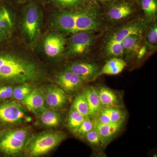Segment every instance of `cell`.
<instances>
[{"mask_svg":"<svg viewBox=\"0 0 157 157\" xmlns=\"http://www.w3.org/2000/svg\"><path fill=\"white\" fill-rule=\"evenodd\" d=\"M40 70L33 62L8 54H0V83L28 84L36 81Z\"/></svg>","mask_w":157,"mask_h":157,"instance_id":"cell-1","label":"cell"},{"mask_svg":"<svg viewBox=\"0 0 157 157\" xmlns=\"http://www.w3.org/2000/svg\"><path fill=\"white\" fill-rule=\"evenodd\" d=\"M56 22L62 30L73 34L96 30L101 25L97 12L89 9L76 12H63L58 16Z\"/></svg>","mask_w":157,"mask_h":157,"instance_id":"cell-2","label":"cell"},{"mask_svg":"<svg viewBox=\"0 0 157 157\" xmlns=\"http://www.w3.org/2000/svg\"><path fill=\"white\" fill-rule=\"evenodd\" d=\"M65 138L66 134L60 131L41 132L31 139L27 144V154L33 157L46 154L61 143Z\"/></svg>","mask_w":157,"mask_h":157,"instance_id":"cell-3","label":"cell"},{"mask_svg":"<svg viewBox=\"0 0 157 157\" xmlns=\"http://www.w3.org/2000/svg\"><path fill=\"white\" fill-rule=\"evenodd\" d=\"M29 135L28 132L24 129L6 132L0 138V150L7 155L18 153L24 147Z\"/></svg>","mask_w":157,"mask_h":157,"instance_id":"cell-4","label":"cell"},{"mask_svg":"<svg viewBox=\"0 0 157 157\" xmlns=\"http://www.w3.org/2000/svg\"><path fill=\"white\" fill-rule=\"evenodd\" d=\"M26 118L25 109L15 101L0 104V124H12L22 123Z\"/></svg>","mask_w":157,"mask_h":157,"instance_id":"cell-5","label":"cell"},{"mask_svg":"<svg viewBox=\"0 0 157 157\" xmlns=\"http://www.w3.org/2000/svg\"><path fill=\"white\" fill-rule=\"evenodd\" d=\"M91 32L75 33L70 38L68 52L72 55H81L86 53L91 45L93 36Z\"/></svg>","mask_w":157,"mask_h":157,"instance_id":"cell-6","label":"cell"},{"mask_svg":"<svg viewBox=\"0 0 157 157\" xmlns=\"http://www.w3.org/2000/svg\"><path fill=\"white\" fill-rule=\"evenodd\" d=\"M66 70L76 74L86 82L92 81L98 77L101 69L95 64L80 62L71 64L67 67Z\"/></svg>","mask_w":157,"mask_h":157,"instance_id":"cell-7","label":"cell"},{"mask_svg":"<svg viewBox=\"0 0 157 157\" xmlns=\"http://www.w3.org/2000/svg\"><path fill=\"white\" fill-rule=\"evenodd\" d=\"M29 110L37 116L46 109L43 91L39 88L33 89L29 95L21 101Z\"/></svg>","mask_w":157,"mask_h":157,"instance_id":"cell-8","label":"cell"},{"mask_svg":"<svg viewBox=\"0 0 157 157\" xmlns=\"http://www.w3.org/2000/svg\"><path fill=\"white\" fill-rule=\"evenodd\" d=\"M57 83L66 93L72 94L79 89L85 82L76 74L66 70L57 77Z\"/></svg>","mask_w":157,"mask_h":157,"instance_id":"cell-9","label":"cell"},{"mask_svg":"<svg viewBox=\"0 0 157 157\" xmlns=\"http://www.w3.org/2000/svg\"><path fill=\"white\" fill-rule=\"evenodd\" d=\"M43 92L45 104L51 109H60L67 103V94L60 87L52 86Z\"/></svg>","mask_w":157,"mask_h":157,"instance_id":"cell-10","label":"cell"},{"mask_svg":"<svg viewBox=\"0 0 157 157\" xmlns=\"http://www.w3.org/2000/svg\"><path fill=\"white\" fill-rule=\"evenodd\" d=\"M145 28V24L141 21L129 23L117 30L107 41L122 43L124 39L129 36L141 35Z\"/></svg>","mask_w":157,"mask_h":157,"instance_id":"cell-11","label":"cell"},{"mask_svg":"<svg viewBox=\"0 0 157 157\" xmlns=\"http://www.w3.org/2000/svg\"><path fill=\"white\" fill-rule=\"evenodd\" d=\"M124 121L113 123L102 124L94 120V128L101 136L102 147L107 146L118 134L122 128Z\"/></svg>","mask_w":157,"mask_h":157,"instance_id":"cell-12","label":"cell"},{"mask_svg":"<svg viewBox=\"0 0 157 157\" xmlns=\"http://www.w3.org/2000/svg\"><path fill=\"white\" fill-rule=\"evenodd\" d=\"M39 17L36 7L32 6L28 9L23 24L25 33L29 39L32 41L35 39L39 31Z\"/></svg>","mask_w":157,"mask_h":157,"instance_id":"cell-13","label":"cell"},{"mask_svg":"<svg viewBox=\"0 0 157 157\" xmlns=\"http://www.w3.org/2000/svg\"><path fill=\"white\" fill-rule=\"evenodd\" d=\"M125 113L120 107L103 108L94 120L102 124L113 123L124 121Z\"/></svg>","mask_w":157,"mask_h":157,"instance_id":"cell-14","label":"cell"},{"mask_svg":"<svg viewBox=\"0 0 157 157\" xmlns=\"http://www.w3.org/2000/svg\"><path fill=\"white\" fill-rule=\"evenodd\" d=\"M43 46L44 51L48 56L56 57L63 51L65 40L63 37L59 35H49L44 40Z\"/></svg>","mask_w":157,"mask_h":157,"instance_id":"cell-15","label":"cell"},{"mask_svg":"<svg viewBox=\"0 0 157 157\" xmlns=\"http://www.w3.org/2000/svg\"><path fill=\"white\" fill-rule=\"evenodd\" d=\"M83 93L88 105L90 117H96L102 109L98 90L94 86H88Z\"/></svg>","mask_w":157,"mask_h":157,"instance_id":"cell-16","label":"cell"},{"mask_svg":"<svg viewBox=\"0 0 157 157\" xmlns=\"http://www.w3.org/2000/svg\"><path fill=\"white\" fill-rule=\"evenodd\" d=\"M102 108L120 107L117 95L112 90L102 86L97 89Z\"/></svg>","mask_w":157,"mask_h":157,"instance_id":"cell-17","label":"cell"},{"mask_svg":"<svg viewBox=\"0 0 157 157\" xmlns=\"http://www.w3.org/2000/svg\"><path fill=\"white\" fill-rule=\"evenodd\" d=\"M127 63L122 59L113 57L108 60L101 69L99 76L102 75H116L122 72Z\"/></svg>","mask_w":157,"mask_h":157,"instance_id":"cell-18","label":"cell"},{"mask_svg":"<svg viewBox=\"0 0 157 157\" xmlns=\"http://www.w3.org/2000/svg\"><path fill=\"white\" fill-rule=\"evenodd\" d=\"M42 124L45 126H58L62 122V117L58 112L52 109L46 108L40 115Z\"/></svg>","mask_w":157,"mask_h":157,"instance_id":"cell-19","label":"cell"},{"mask_svg":"<svg viewBox=\"0 0 157 157\" xmlns=\"http://www.w3.org/2000/svg\"><path fill=\"white\" fill-rule=\"evenodd\" d=\"M133 12L132 7L128 4H122L112 7L108 11L107 15L112 20H120L129 16Z\"/></svg>","mask_w":157,"mask_h":157,"instance_id":"cell-20","label":"cell"},{"mask_svg":"<svg viewBox=\"0 0 157 157\" xmlns=\"http://www.w3.org/2000/svg\"><path fill=\"white\" fill-rule=\"evenodd\" d=\"M141 35H133L125 38L122 42L124 54L131 55L133 53H137L140 48V43Z\"/></svg>","mask_w":157,"mask_h":157,"instance_id":"cell-21","label":"cell"},{"mask_svg":"<svg viewBox=\"0 0 157 157\" xmlns=\"http://www.w3.org/2000/svg\"><path fill=\"white\" fill-rule=\"evenodd\" d=\"M85 118L72 107L67 119V126L71 132L75 134Z\"/></svg>","mask_w":157,"mask_h":157,"instance_id":"cell-22","label":"cell"},{"mask_svg":"<svg viewBox=\"0 0 157 157\" xmlns=\"http://www.w3.org/2000/svg\"><path fill=\"white\" fill-rule=\"evenodd\" d=\"M72 107L84 117H90L88 105L83 92L76 96Z\"/></svg>","mask_w":157,"mask_h":157,"instance_id":"cell-23","label":"cell"},{"mask_svg":"<svg viewBox=\"0 0 157 157\" xmlns=\"http://www.w3.org/2000/svg\"><path fill=\"white\" fill-rule=\"evenodd\" d=\"M12 20L9 11L5 8H0V30L7 34L12 27Z\"/></svg>","mask_w":157,"mask_h":157,"instance_id":"cell-24","label":"cell"},{"mask_svg":"<svg viewBox=\"0 0 157 157\" xmlns=\"http://www.w3.org/2000/svg\"><path fill=\"white\" fill-rule=\"evenodd\" d=\"M106 51L107 55L113 57L122 56L124 54L122 43H116L107 41L106 45Z\"/></svg>","mask_w":157,"mask_h":157,"instance_id":"cell-25","label":"cell"},{"mask_svg":"<svg viewBox=\"0 0 157 157\" xmlns=\"http://www.w3.org/2000/svg\"><path fill=\"white\" fill-rule=\"evenodd\" d=\"M33 89L28 84H23L14 88L12 97L17 101H21L29 95Z\"/></svg>","mask_w":157,"mask_h":157,"instance_id":"cell-26","label":"cell"},{"mask_svg":"<svg viewBox=\"0 0 157 157\" xmlns=\"http://www.w3.org/2000/svg\"><path fill=\"white\" fill-rule=\"evenodd\" d=\"M141 6L144 13L148 17H153L157 13L156 0H141Z\"/></svg>","mask_w":157,"mask_h":157,"instance_id":"cell-27","label":"cell"},{"mask_svg":"<svg viewBox=\"0 0 157 157\" xmlns=\"http://www.w3.org/2000/svg\"><path fill=\"white\" fill-rule=\"evenodd\" d=\"M94 128V121L91 120L90 117H86L75 134L77 137L83 138L88 132Z\"/></svg>","mask_w":157,"mask_h":157,"instance_id":"cell-28","label":"cell"},{"mask_svg":"<svg viewBox=\"0 0 157 157\" xmlns=\"http://www.w3.org/2000/svg\"><path fill=\"white\" fill-rule=\"evenodd\" d=\"M83 138L88 143L93 146L102 147L101 136L94 128L88 132Z\"/></svg>","mask_w":157,"mask_h":157,"instance_id":"cell-29","label":"cell"},{"mask_svg":"<svg viewBox=\"0 0 157 157\" xmlns=\"http://www.w3.org/2000/svg\"><path fill=\"white\" fill-rule=\"evenodd\" d=\"M146 39L150 45H155L157 42V26L155 24L149 29L146 35Z\"/></svg>","mask_w":157,"mask_h":157,"instance_id":"cell-30","label":"cell"},{"mask_svg":"<svg viewBox=\"0 0 157 157\" xmlns=\"http://www.w3.org/2000/svg\"><path fill=\"white\" fill-rule=\"evenodd\" d=\"M13 89L12 86L8 85L0 86V101H4L11 98Z\"/></svg>","mask_w":157,"mask_h":157,"instance_id":"cell-31","label":"cell"},{"mask_svg":"<svg viewBox=\"0 0 157 157\" xmlns=\"http://www.w3.org/2000/svg\"><path fill=\"white\" fill-rule=\"evenodd\" d=\"M58 2L64 6H71L78 3L80 0H56Z\"/></svg>","mask_w":157,"mask_h":157,"instance_id":"cell-32","label":"cell"},{"mask_svg":"<svg viewBox=\"0 0 157 157\" xmlns=\"http://www.w3.org/2000/svg\"><path fill=\"white\" fill-rule=\"evenodd\" d=\"M145 52H146V48L144 46L141 47V48H139L138 50V52H137V57L139 59H141L145 54Z\"/></svg>","mask_w":157,"mask_h":157,"instance_id":"cell-33","label":"cell"},{"mask_svg":"<svg viewBox=\"0 0 157 157\" xmlns=\"http://www.w3.org/2000/svg\"><path fill=\"white\" fill-rule=\"evenodd\" d=\"M6 36H7L6 33L0 30V42H2L4 39H5Z\"/></svg>","mask_w":157,"mask_h":157,"instance_id":"cell-34","label":"cell"},{"mask_svg":"<svg viewBox=\"0 0 157 157\" xmlns=\"http://www.w3.org/2000/svg\"><path fill=\"white\" fill-rule=\"evenodd\" d=\"M100 1H104V2H107V1H110L111 0H100Z\"/></svg>","mask_w":157,"mask_h":157,"instance_id":"cell-35","label":"cell"}]
</instances>
